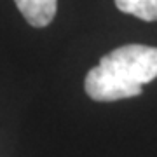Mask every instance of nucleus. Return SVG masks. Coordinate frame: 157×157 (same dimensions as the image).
<instances>
[{
    "mask_svg": "<svg viewBox=\"0 0 157 157\" xmlns=\"http://www.w3.org/2000/svg\"><path fill=\"white\" fill-rule=\"evenodd\" d=\"M157 77V47L129 44L113 49L91 68L84 89L94 101H117L141 94V87Z\"/></svg>",
    "mask_w": 157,
    "mask_h": 157,
    "instance_id": "nucleus-1",
    "label": "nucleus"
},
{
    "mask_svg": "<svg viewBox=\"0 0 157 157\" xmlns=\"http://www.w3.org/2000/svg\"><path fill=\"white\" fill-rule=\"evenodd\" d=\"M17 11L35 28L47 26L58 9V0H14Z\"/></svg>",
    "mask_w": 157,
    "mask_h": 157,
    "instance_id": "nucleus-2",
    "label": "nucleus"
},
{
    "mask_svg": "<svg viewBox=\"0 0 157 157\" xmlns=\"http://www.w3.org/2000/svg\"><path fill=\"white\" fill-rule=\"evenodd\" d=\"M115 6L143 21H157V0H115Z\"/></svg>",
    "mask_w": 157,
    "mask_h": 157,
    "instance_id": "nucleus-3",
    "label": "nucleus"
}]
</instances>
